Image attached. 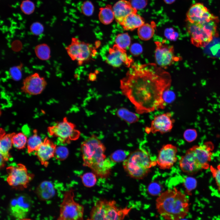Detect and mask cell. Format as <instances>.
<instances>
[{"label":"cell","instance_id":"46","mask_svg":"<svg viewBox=\"0 0 220 220\" xmlns=\"http://www.w3.org/2000/svg\"><path fill=\"white\" fill-rule=\"evenodd\" d=\"M96 79V75L94 73H91L90 74L89 79L91 81H94Z\"/></svg>","mask_w":220,"mask_h":220},{"label":"cell","instance_id":"14","mask_svg":"<svg viewBox=\"0 0 220 220\" xmlns=\"http://www.w3.org/2000/svg\"><path fill=\"white\" fill-rule=\"evenodd\" d=\"M47 82L45 79L37 72L31 74L23 80L21 91L30 95L40 94L46 87Z\"/></svg>","mask_w":220,"mask_h":220},{"label":"cell","instance_id":"26","mask_svg":"<svg viewBox=\"0 0 220 220\" xmlns=\"http://www.w3.org/2000/svg\"><path fill=\"white\" fill-rule=\"evenodd\" d=\"M100 22L105 25L111 23L115 18V16L112 6L107 5L105 7L100 9L98 15Z\"/></svg>","mask_w":220,"mask_h":220},{"label":"cell","instance_id":"4","mask_svg":"<svg viewBox=\"0 0 220 220\" xmlns=\"http://www.w3.org/2000/svg\"><path fill=\"white\" fill-rule=\"evenodd\" d=\"M123 168L131 178L141 179L150 171L152 167L157 164L156 161L152 160L145 150L139 148L131 152L123 161Z\"/></svg>","mask_w":220,"mask_h":220},{"label":"cell","instance_id":"11","mask_svg":"<svg viewBox=\"0 0 220 220\" xmlns=\"http://www.w3.org/2000/svg\"><path fill=\"white\" fill-rule=\"evenodd\" d=\"M32 200L27 195H20L12 199L9 204L8 211L14 218L18 219L26 218L32 206Z\"/></svg>","mask_w":220,"mask_h":220},{"label":"cell","instance_id":"25","mask_svg":"<svg viewBox=\"0 0 220 220\" xmlns=\"http://www.w3.org/2000/svg\"><path fill=\"white\" fill-rule=\"evenodd\" d=\"M155 27L154 23H145L138 28L137 33L139 38L144 41L150 39L154 35Z\"/></svg>","mask_w":220,"mask_h":220},{"label":"cell","instance_id":"17","mask_svg":"<svg viewBox=\"0 0 220 220\" xmlns=\"http://www.w3.org/2000/svg\"><path fill=\"white\" fill-rule=\"evenodd\" d=\"M195 159L202 169H208L211 160L212 151L214 148L212 143L207 142L199 145L192 147Z\"/></svg>","mask_w":220,"mask_h":220},{"label":"cell","instance_id":"12","mask_svg":"<svg viewBox=\"0 0 220 220\" xmlns=\"http://www.w3.org/2000/svg\"><path fill=\"white\" fill-rule=\"evenodd\" d=\"M156 48L155 58L156 64L163 68H167L171 65L178 59L175 55L174 47L162 42H155Z\"/></svg>","mask_w":220,"mask_h":220},{"label":"cell","instance_id":"7","mask_svg":"<svg viewBox=\"0 0 220 220\" xmlns=\"http://www.w3.org/2000/svg\"><path fill=\"white\" fill-rule=\"evenodd\" d=\"M47 131L50 136L57 138L60 142L64 144H69L72 141L78 140L81 135L75 125L69 121L66 117L56 124L48 127Z\"/></svg>","mask_w":220,"mask_h":220},{"label":"cell","instance_id":"32","mask_svg":"<svg viewBox=\"0 0 220 220\" xmlns=\"http://www.w3.org/2000/svg\"><path fill=\"white\" fill-rule=\"evenodd\" d=\"M83 185L87 187L90 188L94 186L96 184L97 177L92 172H87L80 176Z\"/></svg>","mask_w":220,"mask_h":220},{"label":"cell","instance_id":"30","mask_svg":"<svg viewBox=\"0 0 220 220\" xmlns=\"http://www.w3.org/2000/svg\"><path fill=\"white\" fill-rule=\"evenodd\" d=\"M28 139L27 136L23 133H14L12 138L13 145L17 149H23L25 148Z\"/></svg>","mask_w":220,"mask_h":220},{"label":"cell","instance_id":"29","mask_svg":"<svg viewBox=\"0 0 220 220\" xmlns=\"http://www.w3.org/2000/svg\"><path fill=\"white\" fill-rule=\"evenodd\" d=\"M35 52L36 57L42 61H47L51 57L50 47L45 43L39 44L35 48Z\"/></svg>","mask_w":220,"mask_h":220},{"label":"cell","instance_id":"34","mask_svg":"<svg viewBox=\"0 0 220 220\" xmlns=\"http://www.w3.org/2000/svg\"><path fill=\"white\" fill-rule=\"evenodd\" d=\"M20 7L22 12L26 15L32 14L34 12L35 8L34 3L30 0L23 1Z\"/></svg>","mask_w":220,"mask_h":220},{"label":"cell","instance_id":"33","mask_svg":"<svg viewBox=\"0 0 220 220\" xmlns=\"http://www.w3.org/2000/svg\"><path fill=\"white\" fill-rule=\"evenodd\" d=\"M69 154L68 150L66 147L64 146H57L54 157L59 160L63 161L67 158Z\"/></svg>","mask_w":220,"mask_h":220},{"label":"cell","instance_id":"36","mask_svg":"<svg viewBox=\"0 0 220 220\" xmlns=\"http://www.w3.org/2000/svg\"><path fill=\"white\" fill-rule=\"evenodd\" d=\"M94 6L90 1H87L84 2L81 6L82 13L85 15L90 16L92 15L94 11Z\"/></svg>","mask_w":220,"mask_h":220},{"label":"cell","instance_id":"44","mask_svg":"<svg viewBox=\"0 0 220 220\" xmlns=\"http://www.w3.org/2000/svg\"><path fill=\"white\" fill-rule=\"evenodd\" d=\"M130 51L133 55L137 56L142 53V48L140 44L134 43L130 46Z\"/></svg>","mask_w":220,"mask_h":220},{"label":"cell","instance_id":"22","mask_svg":"<svg viewBox=\"0 0 220 220\" xmlns=\"http://www.w3.org/2000/svg\"><path fill=\"white\" fill-rule=\"evenodd\" d=\"M14 133L6 134L3 130H0V157L5 162L9 161L12 157L9 152L13 145L12 138Z\"/></svg>","mask_w":220,"mask_h":220},{"label":"cell","instance_id":"10","mask_svg":"<svg viewBox=\"0 0 220 220\" xmlns=\"http://www.w3.org/2000/svg\"><path fill=\"white\" fill-rule=\"evenodd\" d=\"M187 28L191 37V42L196 46L201 47L206 46L215 35L202 23L187 21Z\"/></svg>","mask_w":220,"mask_h":220},{"label":"cell","instance_id":"23","mask_svg":"<svg viewBox=\"0 0 220 220\" xmlns=\"http://www.w3.org/2000/svg\"><path fill=\"white\" fill-rule=\"evenodd\" d=\"M35 193L40 200L46 201L53 198L55 194L56 191L51 182L45 181L40 183L37 187Z\"/></svg>","mask_w":220,"mask_h":220},{"label":"cell","instance_id":"18","mask_svg":"<svg viewBox=\"0 0 220 220\" xmlns=\"http://www.w3.org/2000/svg\"><path fill=\"white\" fill-rule=\"evenodd\" d=\"M217 18L200 3H197L192 6L186 14L187 21L191 22L202 23Z\"/></svg>","mask_w":220,"mask_h":220},{"label":"cell","instance_id":"40","mask_svg":"<svg viewBox=\"0 0 220 220\" xmlns=\"http://www.w3.org/2000/svg\"><path fill=\"white\" fill-rule=\"evenodd\" d=\"M197 134L196 130L193 129L186 130L183 134L184 139L188 142H192L196 138Z\"/></svg>","mask_w":220,"mask_h":220},{"label":"cell","instance_id":"42","mask_svg":"<svg viewBox=\"0 0 220 220\" xmlns=\"http://www.w3.org/2000/svg\"><path fill=\"white\" fill-rule=\"evenodd\" d=\"M210 170L215 180L218 189L220 191V164L218 165L216 168L210 166Z\"/></svg>","mask_w":220,"mask_h":220},{"label":"cell","instance_id":"47","mask_svg":"<svg viewBox=\"0 0 220 220\" xmlns=\"http://www.w3.org/2000/svg\"><path fill=\"white\" fill-rule=\"evenodd\" d=\"M18 220H32V219H30V218H23V219H18Z\"/></svg>","mask_w":220,"mask_h":220},{"label":"cell","instance_id":"24","mask_svg":"<svg viewBox=\"0 0 220 220\" xmlns=\"http://www.w3.org/2000/svg\"><path fill=\"white\" fill-rule=\"evenodd\" d=\"M145 24L143 18L137 13H131L127 16L120 24L125 30L132 31Z\"/></svg>","mask_w":220,"mask_h":220},{"label":"cell","instance_id":"15","mask_svg":"<svg viewBox=\"0 0 220 220\" xmlns=\"http://www.w3.org/2000/svg\"><path fill=\"white\" fill-rule=\"evenodd\" d=\"M177 147L170 144L163 146L159 151L156 160L157 165L163 170L171 168L177 160Z\"/></svg>","mask_w":220,"mask_h":220},{"label":"cell","instance_id":"16","mask_svg":"<svg viewBox=\"0 0 220 220\" xmlns=\"http://www.w3.org/2000/svg\"><path fill=\"white\" fill-rule=\"evenodd\" d=\"M106 61L108 64L114 68H118L122 65L129 67L133 63L132 59L127 56L126 50L116 44L109 49Z\"/></svg>","mask_w":220,"mask_h":220},{"label":"cell","instance_id":"8","mask_svg":"<svg viewBox=\"0 0 220 220\" xmlns=\"http://www.w3.org/2000/svg\"><path fill=\"white\" fill-rule=\"evenodd\" d=\"M8 174L6 181L8 185L17 190L27 188L29 183L34 178V174L28 172L26 167L19 163L6 168Z\"/></svg>","mask_w":220,"mask_h":220},{"label":"cell","instance_id":"21","mask_svg":"<svg viewBox=\"0 0 220 220\" xmlns=\"http://www.w3.org/2000/svg\"><path fill=\"white\" fill-rule=\"evenodd\" d=\"M112 8L115 19L120 25L128 15L137 12V10L133 7L130 2L126 0L118 1L114 5Z\"/></svg>","mask_w":220,"mask_h":220},{"label":"cell","instance_id":"48","mask_svg":"<svg viewBox=\"0 0 220 220\" xmlns=\"http://www.w3.org/2000/svg\"><path fill=\"white\" fill-rule=\"evenodd\" d=\"M86 220H90V219L89 218H88V219H87Z\"/></svg>","mask_w":220,"mask_h":220},{"label":"cell","instance_id":"38","mask_svg":"<svg viewBox=\"0 0 220 220\" xmlns=\"http://www.w3.org/2000/svg\"><path fill=\"white\" fill-rule=\"evenodd\" d=\"M126 155L122 150H117L113 153L110 156V159L112 161L115 163L123 161L125 159Z\"/></svg>","mask_w":220,"mask_h":220},{"label":"cell","instance_id":"13","mask_svg":"<svg viewBox=\"0 0 220 220\" xmlns=\"http://www.w3.org/2000/svg\"><path fill=\"white\" fill-rule=\"evenodd\" d=\"M175 122L171 113L167 112L154 116L150 127H147L145 131L148 134L159 132L163 134L170 132Z\"/></svg>","mask_w":220,"mask_h":220},{"label":"cell","instance_id":"45","mask_svg":"<svg viewBox=\"0 0 220 220\" xmlns=\"http://www.w3.org/2000/svg\"><path fill=\"white\" fill-rule=\"evenodd\" d=\"M129 2L133 7L137 10L144 7L146 2V0H130Z\"/></svg>","mask_w":220,"mask_h":220},{"label":"cell","instance_id":"9","mask_svg":"<svg viewBox=\"0 0 220 220\" xmlns=\"http://www.w3.org/2000/svg\"><path fill=\"white\" fill-rule=\"evenodd\" d=\"M68 56L73 61H76L81 65L91 58L94 50L88 43L73 38L71 43L66 48Z\"/></svg>","mask_w":220,"mask_h":220},{"label":"cell","instance_id":"19","mask_svg":"<svg viewBox=\"0 0 220 220\" xmlns=\"http://www.w3.org/2000/svg\"><path fill=\"white\" fill-rule=\"evenodd\" d=\"M57 145L51 140L46 137L35 154L41 164L46 167L49 164V160L54 157Z\"/></svg>","mask_w":220,"mask_h":220},{"label":"cell","instance_id":"31","mask_svg":"<svg viewBox=\"0 0 220 220\" xmlns=\"http://www.w3.org/2000/svg\"><path fill=\"white\" fill-rule=\"evenodd\" d=\"M115 42L121 48L125 50L131 43V38L127 33H120L116 37Z\"/></svg>","mask_w":220,"mask_h":220},{"label":"cell","instance_id":"2","mask_svg":"<svg viewBox=\"0 0 220 220\" xmlns=\"http://www.w3.org/2000/svg\"><path fill=\"white\" fill-rule=\"evenodd\" d=\"M106 147L95 134H93L81 145L83 166L90 168L97 177L108 178L115 163L105 154Z\"/></svg>","mask_w":220,"mask_h":220},{"label":"cell","instance_id":"28","mask_svg":"<svg viewBox=\"0 0 220 220\" xmlns=\"http://www.w3.org/2000/svg\"><path fill=\"white\" fill-rule=\"evenodd\" d=\"M33 132V134L28 139L27 142V152L29 154L35 152L43 142L37 130H34Z\"/></svg>","mask_w":220,"mask_h":220},{"label":"cell","instance_id":"35","mask_svg":"<svg viewBox=\"0 0 220 220\" xmlns=\"http://www.w3.org/2000/svg\"><path fill=\"white\" fill-rule=\"evenodd\" d=\"M184 185L185 188L186 193L189 194L194 189L196 185V181L194 178L187 177L184 181Z\"/></svg>","mask_w":220,"mask_h":220},{"label":"cell","instance_id":"1","mask_svg":"<svg viewBox=\"0 0 220 220\" xmlns=\"http://www.w3.org/2000/svg\"><path fill=\"white\" fill-rule=\"evenodd\" d=\"M171 81L170 74L156 64L134 63L120 80V88L136 113L143 114L165 108L163 95Z\"/></svg>","mask_w":220,"mask_h":220},{"label":"cell","instance_id":"6","mask_svg":"<svg viewBox=\"0 0 220 220\" xmlns=\"http://www.w3.org/2000/svg\"><path fill=\"white\" fill-rule=\"evenodd\" d=\"M74 191L70 188L64 193L57 220H84V207L75 201Z\"/></svg>","mask_w":220,"mask_h":220},{"label":"cell","instance_id":"27","mask_svg":"<svg viewBox=\"0 0 220 220\" xmlns=\"http://www.w3.org/2000/svg\"><path fill=\"white\" fill-rule=\"evenodd\" d=\"M116 113L118 117L130 124L136 123L139 120L138 116L135 113L123 107L119 108Z\"/></svg>","mask_w":220,"mask_h":220},{"label":"cell","instance_id":"43","mask_svg":"<svg viewBox=\"0 0 220 220\" xmlns=\"http://www.w3.org/2000/svg\"><path fill=\"white\" fill-rule=\"evenodd\" d=\"M175 98V94L169 89L165 91L163 95V99L166 103H170L174 100Z\"/></svg>","mask_w":220,"mask_h":220},{"label":"cell","instance_id":"39","mask_svg":"<svg viewBox=\"0 0 220 220\" xmlns=\"http://www.w3.org/2000/svg\"><path fill=\"white\" fill-rule=\"evenodd\" d=\"M30 30L33 35L38 36L43 33L44 31V28L43 25L40 23L36 22L31 24Z\"/></svg>","mask_w":220,"mask_h":220},{"label":"cell","instance_id":"5","mask_svg":"<svg viewBox=\"0 0 220 220\" xmlns=\"http://www.w3.org/2000/svg\"><path fill=\"white\" fill-rule=\"evenodd\" d=\"M132 209L119 208L114 200L101 199L97 201L92 208L90 220H123Z\"/></svg>","mask_w":220,"mask_h":220},{"label":"cell","instance_id":"20","mask_svg":"<svg viewBox=\"0 0 220 220\" xmlns=\"http://www.w3.org/2000/svg\"><path fill=\"white\" fill-rule=\"evenodd\" d=\"M179 165L182 171L189 175H193L202 170L196 162L191 148L181 157Z\"/></svg>","mask_w":220,"mask_h":220},{"label":"cell","instance_id":"3","mask_svg":"<svg viewBox=\"0 0 220 220\" xmlns=\"http://www.w3.org/2000/svg\"><path fill=\"white\" fill-rule=\"evenodd\" d=\"M189 201L186 195L176 188L162 193L156 201L159 214L167 220H181L187 215Z\"/></svg>","mask_w":220,"mask_h":220},{"label":"cell","instance_id":"41","mask_svg":"<svg viewBox=\"0 0 220 220\" xmlns=\"http://www.w3.org/2000/svg\"><path fill=\"white\" fill-rule=\"evenodd\" d=\"M9 74L11 78L15 81H19L22 78L21 68L20 66L12 67L9 70Z\"/></svg>","mask_w":220,"mask_h":220},{"label":"cell","instance_id":"37","mask_svg":"<svg viewBox=\"0 0 220 220\" xmlns=\"http://www.w3.org/2000/svg\"><path fill=\"white\" fill-rule=\"evenodd\" d=\"M161 186L156 182H153L148 186V193L153 196L159 195L161 191Z\"/></svg>","mask_w":220,"mask_h":220}]
</instances>
